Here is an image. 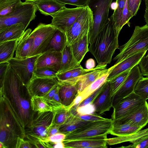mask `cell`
Here are the masks:
<instances>
[{"mask_svg": "<svg viewBox=\"0 0 148 148\" xmlns=\"http://www.w3.org/2000/svg\"><path fill=\"white\" fill-rule=\"evenodd\" d=\"M0 141L4 148L16 146L17 138H23L14 118L4 103L0 101Z\"/></svg>", "mask_w": 148, "mask_h": 148, "instance_id": "obj_4", "label": "cell"}, {"mask_svg": "<svg viewBox=\"0 0 148 148\" xmlns=\"http://www.w3.org/2000/svg\"><path fill=\"white\" fill-rule=\"evenodd\" d=\"M38 10L45 15L51 16L58 12L65 5L56 0H40L34 2Z\"/></svg>", "mask_w": 148, "mask_h": 148, "instance_id": "obj_25", "label": "cell"}, {"mask_svg": "<svg viewBox=\"0 0 148 148\" xmlns=\"http://www.w3.org/2000/svg\"><path fill=\"white\" fill-rule=\"evenodd\" d=\"M146 101V99L133 92L121 100L113 107L112 119L115 120L126 115Z\"/></svg>", "mask_w": 148, "mask_h": 148, "instance_id": "obj_14", "label": "cell"}, {"mask_svg": "<svg viewBox=\"0 0 148 148\" xmlns=\"http://www.w3.org/2000/svg\"><path fill=\"white\" fill-rule=\"evenodd\" d=\"M31 106L34 112H39L53 111V110L42 97H32L31 99Z\"/></svg>", "mask_w": 148, "mask_h": 148, "instance_id": "obj_33", "label": "cell"}, {"mask_svg": "<svg viewBox=\"0 0 148 148\" xmlns=\"http://www.w3.org/2000/svg\"><path fill=\"white\" fill-rule=\"evenodd\" d=\"M58 72L51 69L44 68L35 69L34 77L44 78H53L57 77Z\"/></svg>", "mask_w": 148, "mask_h": 148, "instance_id": "obj_36", "label": "cell"}, {"mask_svg": "<svg viewBox=\"0 0 148 148\" xmlns=\"http://www.w3.org/2000/svg\"><path fill=\"white\" fill-rule=\"evenodd\" d=\"M52 146L53 148H65V146L63 142H58L57 143L53 144Z\"/></svg>", "mask_w": 148, "mask_h": 148, "instance_id": "obj_55", "label": "cell"}, {"mask_svg": "<svg viewBox=\"0 0 148 148\" xmlns=\"http://www.w3.org/2000/svg\"><path fill=\"white\" fill-rule=\"evenodd\" d=\"M95 108L91 103L77 108L76 109L77 113L79 115L93 114L95 112Z\"/></svg>", "mask_w": 148, "mask_h": 148, "instance_id": "obj_45", "label": "cell"}, {"mask_svg": "<svg viewBox=\"0 0 148 148\" xmlns=\"http://www.w3.org/2000/svg\"><path fill=\"white\" fill-rule=\"evenodd\" d=\"M94 21L93 12L88 5L65 33L66 45L70 46L88 34Z\"/></svg>", "mask_w": 148, "mask_h": 148, "instance_id": "obj_7", "label": "cell"}, {"mask_svg": "<svg viewBox=\"0 0 148 148\" xmlns=\"http://www.w3.org/2000/svg\"><path fill=\"white\" fill-rule=\"evenodd\" d=\"M94 122L82 119L75 114L73 110L71 109L69 111V115L66 120L60 127L59 132L66 135L75 130Z\"/></svg>", "mask_w": 148, "mask_h": 148, "instance_id": "obj_22", "label": "cell"}, {"mask_svg": "<svg viewBox=\"0 0 148 148\" xmlns=\"http://www.w3.org/2000/svg\"><path fill=\"white\" fill-rule=\"evenodd\" d=\"M85 7H77L68 8L64 6L58 12L51 16V25L65 34L85 8Z\"/></svg>", "mask_w": 148, "mask_h": 148, "instance_id": "obj_11", "label": "cell"}, {"mask_svg": "<svg viewBox=\"0 0 148 148\" xmlns=\"http://www.w3.org/2000/svg\"><path fill=\"white\" fill-rule=\"evenodd\" d=\"M66 135L60 132H58L55 134L49 136L46 139L47 142L51 143H56L63 141Z\"/></svg>", "mask_w": 148, "mask_h": 148, "instance_id": "obj_47", "label": "cell"}, {"mask_svg": "<svg viewBox=\"0 0 148 148\" xmlns=\"http://www.w3.org/2000/svg\"><path fill=\"white\" fill-rule=\"evenodd\" d=\"M95 63L94 60L92 58H89L86 62L85 66L86 69H90L95 67Z\"/></svg>", "mask_w": 148, "mask_h": 148, "instance_id": "obj_52", "label": "cell"}, {"mask_svg": "<svg viewBox=\"0 0 148 148\" xmlns=\"http://www.w3.org/2000/svg\"><path fill=\"white\" fill-rule=\"evenodd\" d=\"M25 137L36 148H53L50 143L45 141L42 139L38 137L30 134H26Z\"/></svg>", "mask_w": 148, "mask_h": 148, "instance_id": "obj_38", "label": "cell"}, {"mask_svg": "<svg viewBox=\"0 0 148 148\" xmlns=\"http://www.w3.org/2000/svg\"><path fill=\"white\" fill-rule=\"evenodd\" d=\"M147 51L140 52L129 57L112 66V69L107 77V81L109 82L121 73L130 70L138 64L142 58Z\"/></svg>", "mask_w": 148, "mask_h": 148, "instance_id": "obj_19", "label": "cell"}, {"mask_svg": "<svg viewBox=\"0 0 148 148\" xmlns=\"http://www.w3.org/2000/svg\"><path fill=\"white\" fill-rule=\"evenodd\" d=\"M112 69L111 66L108 72L98 78L79 93L78 96L81 98L82 101L107 81V77Z\"/></svg>", "mask_w": 148, "mask_h": 148, "instance_id": "obj_31", "label": "cell"}, {"mask_svg": "<svg viewBox=\"0 0 148 148\" xmlns=\"http://www.w3.org/2000/svg\"><path fill=\"white\" fill-rule=\"evenodd\" d=\"M7 0H0V3L3 2Z\"/></svg>", "mask_w": 148, "mask_h": 148, "instance_id": "obj_58", "label": "cell"}, {"mask_svg": "<svg viewBox=\"0 0 148 148\" xmlns=\"http://www.w3.org/2000/svg\"><path fill=\"white\" fill-rule=\"evenodd\" d=\"M112 121L113 123H128L142 128L148 123V103L146 101L126 115Z\"/></svg>", "mask_w": 148, "mask_h": 148, "instance_id": "obj_15", "label": "cell"}, {"mask_svg": "<svg viewBox=\"0 0 148 148\" xmlns=\"http://www.w3.org/2000/svg\"><path fill=\"white\" fill-rule=\"evenodd\" d=\"M131 143L132 144L120 147L131 148H148V134L135 140Z\"/></svg>", "mask_w": 148, "mask_h": 148, "instance_id": "obj_40", "label": "cell"}, {"mask_svg": "<svg viewBox=\"0 0 148 148\" xmlns=\"http://www.w3.org/2000/svg\"><path fill=\"white\" fill-rule=\"evenodd\" d=\"M145 55L141 59L138 66L142 75L148 77V53Z\"/></svg>", "mask_w": 148, "mask_h": 148, "instance_id": "obj_46", "label": "cell"}, {"mask_svg": "<svg viewBox=\"0 0 148 148\" xmlns=\"http://www.w3.org/2000/svg\"><path fill=\"white\" fill-rule=\"evenodd\" d=\"M9 66L7 62L0 63V84L4 80Z\"/></svg>", "mask_w": 148, "mask_h": 148, "instance_id": "obj_48", "label": "cell"}, {"mask_svg": "<svg viewBox=\"0 0 148 148\" xmlns=\"http://www.w3.org/2000/svg\"><path fill=\"white\" fill-rule=\"evenodd\" d=\"M40 55L23 59L13 57L7 61L26 86L34 77L35 62Z\"/></svg>", "mask_w": 148, "mask_h": 148, "instance_id": "obj_12", "label": "cell"}, {"mask_svg": "<svg viewBox=\"0 0 148 148\" xmlns=\"http://www.w3.org/2000/svg\"><path fill=\"white\" fill-rule=\"evenodd\" d=\"M138 64L130 70L129 73L121 86L112 97V107L121 100L134 92L138 81L143 77Z\"/></svg>", "mask_w": 148, "mask_h": 148, "instance_id": "obj_13", "label": "cell"}, {"mask_svg": "<svg viewBox=\"0 0 148 148\" xmlns=\"http://www.w3.org/2000/svg\"><path fill=\"white\" fill-rule=\"evenodd\" d=\"M145 5V12L144 15L146 25H148V0H144Z\"/></svg>", "mask_w": 148, "mask_h": 148, "instance_id": "obj_54", "label": "cell"}, {"mask_svg": "<svg viewBox=\"0 0 148 148\" xmlns=\"http://www.w3.org/2000/svg\"><path fill=\"white\" fill-rule=\"evenodd\" d=\"M56 111L34 112L29 122L25 127V134L38 137L47 142L49 131L54 124Z\"/></svg>", "mask_w": 148, "mask_h": 148, "instance_id": "obj_6", "label": "cell"}, {"mask_svg": "<svg viewBox=\"0 0 148 148\" xmlns=\"http://www.w3.org/2000/svg\"><path fill=\"white\" fill-rule=\"evenodd\" d=\"M142 129L129 123H114L112 121V127L109 134L117 136H127L137 133Z\"/></svg>", "mask_w": 148, "mask_h": 148, "instance_id": "obj_26", "label": "cell"}, {"mask_svg": "<svg viewBox=\"0 0 148 148\" xmlns=\"http://www.w3.org/2000/svg\"><path fill=\"white\" fill-rule=\"evenodd\" d=\"M107 135H103L82 139L63 141L65 148H106Z\"/></svg>", "mask_w": 148, "mask_h": 148, "instance_id": "obj_18", "label": "cell"}, {"mask_svg": "<svg viewBox=\"0 0 148 148\" xmlns=\"http://www.w3.org/2000/svg\"><path fill=\"white\" fill-rule=\"evenodd\" d=\"M113 0H94L90 7L93 14L94 21L91 29L89 32L88 39L91 44L97 35L107 23L109 18L110 5Z\"/></svg>", "mask_w": 148, "mask_h": 148, "instance_id": "obj_9", "label": "cell"}, {"mask_svg": "<svg viewBox=\"0 0 148 148\" xmlns=\"http://www.w3.org/2000/svg\"><path fill=\"white\" fill-rule=\"evenodd\" d=\"M118 3V7L116 10L114 11L112 14L115 23L117 31L118 30L121 19L123 11L125 5L126 0H116Z\"/></svg>", "mask_w": 148, "mask_h": 148, "instance_id": "obj_37", "label": "cell"}, {"mask_svg": "<svg viewBox=\"0 0 148 148\" xmlns=\"http://www.w3.org/2000/svg\"><path fill=\"white\" fill-rule=\"evenodd\" d=\"M88 36V34L86 35L71 45L73 56L77 61L79 64L86 53L89 51Z\"/></svg>", "mask_w": 148, "mask_h": 148, "instance_id": "obj_29", "label": "cell"}, {"mask_svg": "<svg viewBox=\"0 0 148 148\" xmlns=\"http://www.w3.org/2000/svg\"><path fill=\"white\" fill-rule=\"evenodd\" d=\"M59 88L58 83L42 97L46 102L51 100L55 94L58 90Z\"/></svg>", "mask_w": 148, "mask_h": 148, "instance_id": "obj_50", "label": "cell"}, {"mask_svg": "<svg viewBox=\"0 0 148 148\" xmlns=\"http://www.w3.org/2000/svg\"><path fill=\"white\" fill-rule=\"evenodd\" d=\"M38 10L34 2L27 1L22 2L12 13L0 17V32L10 26L19 23L23 24L26 29L30 22L35 19Z\"/></svg>", "mask_w": 148, "mask_h": 148, "instance_id": "obj_5", "label": "cell"}, {"mask_svg": "<svg viewBox=\"0 0 148 148\" xmlns=\"http://www.w3.org/2000/svg\"><path fill=\"white\" fill-rule=\"evenodd\" d=\"M119 53L113 60L114 64L135 54L148 50V25L136 26L133 33L128 41L119 47Z\"/></svg>", "mask_w": 148, "mask_h": 148, "instance_id": "obj_3", "label": "cell"}, {"mask_svg": "<svg viewBox=\"0 0 148 148\" xmlns=\"http://www.w3.org/2000/svg\"><path fill=\"white\" fill-rule=\"evenodd\" d=\"M60 126V125L54 124L50 129L49 136L59 132V129Z\"/></svg>", "mask_w": 148, "mask_h": 148, "instance_id": "obj_53", "label": "cell"}, {"mask_svg": "<svg viewBox=\"0 0 148 148\" xmlns=\"http://www.w3.org/2000/svg\"><path fill=\"white\" fill-rule=\"evenodd\" d=\"M112 126V119L95 121L66 135L63 141L78 140L99 135L108 134Z\"/></svg>", "mask_w": 148, "mask_h": 148, "instance_id": "obj_8", "label": "cell"}, {"mask_svg": "<svg viewBox=\"0 0 148 148\" xmlns=\"http://www.w3.org/2000/svg\"><path fill=\"white\" fill-rule=\"evenodd\" d=\"M141 1V0H133L131 8L130 10L132 17L136 14L139 9Z\"/></svg>", "mask_w": 148, "mask_h": 148, "instance_id": "obj_51", "label": "cell"}, {"mask_svg": "<svg viewBox=\"0 0 148 148\" xmlns=\"http://www.w3.org/2000/svg\"><path fill=\"white\" fill-rule=\"evenodd\" d=\"M112 96L111 83L106 81L102 90L91 103L95 108V113L100 115L109 111L112 106Z\"/></svg>", "mask_w": 148, "mask_h": 148, "instance_id": "obj_17", "label": "cell"}, {"mask_svg": "<svg viewBox=\"0 0 148 148\" xmlns=\"http://www.w3.org/2000/svg\"><path fill=\"white\" fill-rule=\"evenodd\" d=\"M62 53L61 66L58 73L78 68L81 65L74 58L71 45H66Z\"/></svg>", "mask_w": 148, "mask_h": 148, "instance_id": "obj_27", "label": "cell"}, {"mask_svg": "<svg viewBox=\"0 0 148 148\" xmlns=\"http://www.w3.org/2000/svg\"><path fill=\"white\" fill-rule=\"evenodd\" d=\"M134 92L146 100L148 99V77H143L138 81Z\"/></svg>", "mask_w": 148, "mask_h": 148, "instance_id": "obj_35", "label": "cell"}, {"mask_svg": "<svg viewBox=\"0 0 148 148\" xmlns=\"http://www.w3.org/2000/svg\"><path fill=\"white\" fill-rule=\"evenodd\" d=\"M59 83L57 77L44 78L34 77L27 86L32 97H42Z\"/></svg>", "mask_w": 148, "mask_h": 148, "instance_id": "obj_16", "label": "cell"}, {"mask_svg": "<svg viewBox=\"0 0 148 148\" xmlns=\"http://www.w3.org/2000/svg\"><path fill=\"white\" fill-rule=\"evenodd\" d=\"M33 147L28 141L25 140L23 138L18 137L17 138L15 148H31Z\"/></svg>", "mask_w": 148, "mask_h": 148, "instance_id": "obj_49", "label": "cell"}, {"mask_svg": "<svg viewBox=\"0 0 148 148\" xmlns=\"http://www.w3.org/2000/svg\"><path fill=\"white\" fill-rule=\"evenodd\" d=\"M18 41L12 40L0 43V63L7 62L13 57Z\"/></svg>", "mask_w": 148, "mask_h": 148, "instance_id": "obj_30", "label": "cell"}, {"mask_svg": "<svg viewBox=\"0 0 148 148\" xmlns=\"http://www.w3.org/2000/svg\"><path fill=\"white\" fill-rule=\"evenodd\" d=\"M0 84V100L14 118L22 135L26 136L25 128L34 112L32 109L27 86L9 66L5 78Z\"/></svg>", "mask_w": 148, "mask_h": 148, "instance_id": "obj_1", "label": "cell"}, {"mask_svg": "<svg viewBox=\"0 0 148 148\" xmlns=\"http://www.w3.org/2000/svg\"><path fill=\"white\" fill-rule=\"evenodd\" d=\"M21 0H7L0 3V17L12 13L22 2Z\"/></svg>", "mask_w": 148, "mask_h": 148, "instance_id": "obj_34", "label": "cell"}, {"mask_svg": "<svg viewBox=\"0 0 148 148\" xmlns=\"http://www.w3.org/2000/svg\"><path fill=\"white\" fill-rule=\"evenodd\" d=\"M105 83L80 103L74 105L76 108L77 109V108L85 106L91 103L102 90L104 86Z\"/></svg>", "mask_w": 148, "mask_h": 148, "instance_id": "obj_42", "label": "cell"}, {"mask_svg": "<svg viewBox=\"0 0 148 148\" xmlns=\"http://www.w3.org/2000/svg\"><path fill=\"white\" fill-rule=\"evenodd\" d=\"M62 56V52L50 51L44 53L37 58L35 64V69L47 68L58 72L60 67Z\"/></svg>", "mask_w": 148, "mask_h": 148, "instance_id": "obj_21", "label": "cell"}, {"mask_svg": "<svg viewBox=\"0 0 148 148\" xmlns=\"http://www.w3.org/2000/svg\"><path fill=\"white\" fill-rule=\"evenodd\" d=\"M25 1H33V2H35V1H39V0H25Z\"/></svg>", "mask_w": 148, "mask_h": 148, "instance_id": "obj_57", "label": "cell"}, {"mask_svg": "<svg viewBox=\"0 0 148 148\" xmlns=\"http://www.w3.org/2000/svg\"><path fill=\"white\" fill-rule=\"evenodd\" d=\"M56 111L54 124L60 126L66 120L69 115V110L64 108Z\"/></svg>", "mask_w": 148, "mask_h": 148, "instance_id": "obj_41", "label": "cell"}, {"mask_svg": "<svg viewBox=\"0 0 148 148\" xmlns=\"http://www.w3.org/2000/svg\"><path fill=\"white\" fill-rule=\"evenodd\" d=\"M65 5L68 4L79 7L88 5L91 0H56Z\"/></svg>", "mask_w": 148, "mask_h": 148, "instance_id": "obj_43", "label": "cell"}, {"mask_svg": "<svg viewBox=\"0 0 148 148\" xmlns=\"http://www.w3.org/2000/svg\"><path fill=\"white\" fill-rule=\"evenodd\" d=\"M23 23L15 24L0 32V43L8 41L19 40L26 29Z\"/></svg>", "mask_w": 148, "mask_h": 148, "instance_id": "obj_24", "label": "cell"}, {"mask_svg": "<svg viewBox=\"0 0 148 148\" xmlns=\"http://www.w3.org/2000/svg\"><path fill=\"white\" fill-rule=\"evenodd\" d=\"M130 70H129L121 73L109 81L112 85L113 96L121 86L128 75Z\"/></svg>", "mask_w": 148, "mask_h": 148, "instance_id": "obj_39", "label": "cell"}, {"mask_svg": "<svg viewBox=\"0 0 148 148\" xmlns=\"http://www.w3.org/2000/svg\"><path fill=\"white\" fill-rule=\"evenodd\" d=\"M109 69L110 68L97 69L84 75L82 79L79 81V93L98 78L108 72Z\"/></svg>", "mask_w": 148, "mask_h": 148, "instance_id": "obj_32", "label": "cell"}, {"mask_svg": "<svg viewBox=\"0 0 148 148\" xmlns=\"http://www.w3.org/2000/svg\"><path fill=\"white\" fill-rule=\"evenodd\" d=\"M75 114L82 119L87 121H96L106 120L109 119L104 118L95 113L82 115H78L76 112Z\"/></svg>", "mask_w": 148, "mask_h": 148, "instance_id": "obj_44", "label": "cell"}, {"mask_svg": "<svg viewBox=\"0 0 148 148\" xmlns=\"http://www.w3.org/2000/svg\"><path fill=\"white\" fill-rule=\"evenodd\" d=\"M118 7V3L116 1L115 2H112L110 5V8L114 11L117 9Z\"/></svg>", "mask_w": 148, "mask_h": 148, "instance_id": "obj_56", "label": "cell"}, {"mask_svg": "<svg viewBox=\"0 0 148 148\" xmlns=\"http://www.w3.org/2000/svg\"><path fill=\"white\" fill-rule=\"evenodd\" d=\"M66 45L65 34L57 29L43 53L50 51L62 52Z\"/></svg>", "mask_w": 148, "mask_h": 148, "instance_id": "obj_28", "label": "cell"}, {"mask_svg": "<svg viewBox=\"0 0 148 148\" xmlns=\"http://www.w3.org/2000/svg\"><path fill=\"white\" fill-rule=\"evenodd\" d=\"M32 30L30 28L26 30L18 40L15 58L23 59L29 57L33 41V38L30 35Z\"/></svg>", "mask_w": 148, "mask_h": 148, "instance_id": "obj_23", "label": "cell"}, {"mask_svg": "<svg viewBox=\"0 0 148 148\" xmlns=\"http://www.w3.org/2000/svg\"><path fill=\"white\" fill-rule=\"evenodd\" d=\"M59 84L58 93L60 102L65 108L69 110L73 107L74 101L79 94V82Z\"/></svg>", "mask_w": 148, "mask_h": 148, "instance_id": "obj_20", "label": "cell"}, {"mask_svg": "<svg viewBox=\"0 0 148 148\" xmlns=\"http://www.w3.org/2000/svg\"><path fill=\"white\" fill-rule=\"evenodd\" d=\"M57 29L51 23L39 24L30 34L33 41L29 57L42 53Z\"/></svg>", "mask_w": 148, "mask_h": 148, "instance_id": "obj_10", "label": "cell"}, {"mask_svg": "<svg viewBox=\"0 0 148 148\" xmlns=\"http://www.w3.org/2000/svg\"><path fill=\"white\" fill-rule=\"evenodd\" d=\"M119 35L112 15L88 47L97 65H107L111 63L115 50L119 48Z\"/></svg>", "mask_w": 148, "mask_h": 148, "instance_id": "obj_2", "label": "cell"}]
</instances>
